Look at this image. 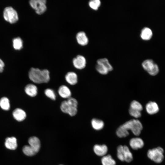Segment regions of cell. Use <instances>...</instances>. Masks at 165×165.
<instances>
[{
  "label": "cell",
  "instance_id": "f546056e",
  "mask_svg": "<svg viewBox=\"0 0 165 165\" xmlns=\"http://www.w3.org/2000/svg\"><path fill=\"white\" fill-rule=\"evenodd\" d=\"M97 63H100L105 66L108 69L109 71L112 70L113 68L109 63L108 60L106 58H103L98 59Z\"/></svg>",
  "mask_w": 165,
  "mask_h": 165
},
{
  "label": "cell",
  "instance_id": "9a60e30c",
  "mask_svg": "<svg viewBox=\"0 0 165 165\" xmlns=\"http://www.w3.org/2000/svg\"><path fill=\"white\" fill-rule=\"evenodd\" d=\"M65 79L68 83L72 85L76 84L78 82V77L76 74L72 72H69L66 74Z\"/></svg>",
  "mask_w": 165,
  "mask_h": 165
},
{
  "label": "cell",
  "instance_id": "44dd1931",
  "mask_svg": "<svg viewBox=\"0 0 165 165\" xmlns=\"http://www.w3.org/2000/svg\"><path fill=\"white\" fill-rule=\"evenodd\" d=\"M101 161L102 165H116V164L115 160L109 154L102 157Z\"/></svg>",
  "mask_w": 165,
  "mask_h": 165
},
{
  "label": "cell",
  "instance_id": "ffe728a7",
  "mask_svg": "<svg viewBox=\"0 0 165 165\" xmlns=\"http://www.w3.org/2000/svg\"><path fill=\"white\" fill-rule=\"evenodd\" d=\"M91 124L93 128L97 130H102L105 125L104 123L102 120L96 118H94L92 120Z\"/></svg>",
  "mask_w": 165,
  "mask_h": 165
},
{
  "label": "cell",
  "instance_id": "836d02e7",
  "mask_svg": "<svg viewBox=\"0 0 165 165\" xmlns=\"http://www.w3.org/2000/svg\"><path fill=\"white\" fill-rule=\"evenodd\" d=\"M5 64L3 61L0 59V73L2 72L4 70Z\"/></svg>",
  "mask_w": 165,
  "mask_h": 165
},
{
  "label": "cell",
  "instance_id": "f1b7e54d",
  "mask_svg": "<svg viewBox=\"0 0 165 165\" xmlns=\"http://www.w3.org/2000/svg\"><path fill=\"white\" fill-rule=\"evenodd\" d=\"M123 153V146L119 145L117 148V156L119 160L122 162L124 161Z\"/></svg>",
  "mask_w": 165,
  "mask_h": 165
},
{
  "label": "cell",
  "instance_id": "4dcf8cb0",
  "mask_svg": "<svg viewBox=\"0 0 165 165\" xmlns=\"http://www.w3.org/2000/svg\"><path fill=\"white\" fill-rule=\"evenodd\" d=\"M44 93L45 95L50 99L55 100L56 99V96L54 92L50 89H47L45 90Z\"/></svg>",
  "mask_w": 165,
  "mask_h": 165
},
{
  "label": "cell",
  "instance_id": "52a82bcc",
  "mask_svg": "<svg viewBox=\"0 0 165 165\" xmlns=\"http://www.w3.org/2000/svg\"><path fill=\"white\" fill-rule=\"evenodd\" d=\"M72 63L75 68L78 69H82L86 66V60L83 56L79 55L73 59Z\"/></svg>",
  "mask_w": 165,
  "mask_h": 165
},
{
  "label": "cell",
  "instance_id": "7c38bea8",
  "mask_svg": "<svg viewBox=\"0 0 165 165\" xmlns=\"http://www.w3.org/2000/svg\"><path fill=\"white\" fill-rule=\"evenodd\" d=\"M13 115L14 118L16 120L20 122L24 120L26 116L25 112L19 108L15 109L13 112Z\"/></svg>",
  "mask_w": 165,
  "mask_h": 165
},
{
  "label": "cell",
  "instance_id": "4fadbf2b",
  "mask_svg": "<svg viewBox=\"0 0 165 165\" xmlns=\"http://www.w3.org/2000/svg\"><path fill=\"white\" fill-rule=\"evenodd\" d=\"M58 93L60 96L64 98L71 97V92L69 89L66 86H61L59 88Z\"/></svg>",
  "mask_w": 165,
  "mask_h": 165
},
{
  "label": "cell",
  "instance_id": "ac0fdd59",
  "mask_svg": "<svg viewBox=\"0 0 165 165\" xmlns=\"http://www.w3.org/2000/svg\"><path fill=\"white\" fill-rule=\"evenodd\" d=\"M6 147L10 150L16 149L17 146L16 138L14 137H9L6 139L5 142Z\"/></svg>",
  "mask_w": 165,
  "mask_h": 165
},
{
  "label": "cell",
  "instance_id": "cb8c5ba5",
  "mask_svg": "<svg viewBox=\"0 0 165 165\" xmlns=\"http://www.w3.org/2000/svg\"><path fill=\"white\" fill-rule=\"evenodd\" d=\"M0 106L4 110H8L10 108V104L9 99L6 97H2L0 100Z\"/></svg>",
  "mask_w": 165,
  "mask_h": 165
},
{
  "label": "cell",
  "instance_id": "8fae6325",
  "mask_svg": "<svg viewBox=\"0 0 165 165\" xmlns=\"http://www.w3.org/2000/svg\"><path fill=\"white\" fill-rule=\"evenodd\" d=\"M76 41L79 45L85 46L88 44L89 39L86 33L83 31L78 32L76 35Z\"/></svg>",
  "mask_w": 165,
  "mask_h": 165
},
{
  "label": "cell",
  "instance_id": "5bb4252c",
  "mask_svg": "<svg viewBox=\"0 0 165 165\" xmlns=\"http://www.w3.org/2000/svg\"><path fill=\"white\" fill-rule=\"evenodd\" d=\"M28 142L29 146L33 148L37 153L40 147V142L39 139L37 137H31L28 139Z\"/></svg>",
  "mask_w": 165,
  "mask_h": 165
},
{
  "label": "cell",
  "instance_id": "484cf974",
  "mask_svg": "<svg viewBox=\"0 0 165 165\" xmlns=\"http://www.w3.org/2000/svg\"><path fill=\"white\" fill-rule=\"evenodd\" d=\"M13 46L16 50H20L23 47V41L20 37L14 38L13 40Z\"/></svg>",
  "mask_w": 165,
  "mask_h": 165
},
{
  "label": "cell",
  "instance_id": "277c9868",
  "mask_svg": "<svg viewBox=\"0 0 165 165\" xmlns=\"http://www.w3.org/2000/svg\"><path fill=\"white\" fill-rule=\"evenodd\" d=\"M46 0H31L29 4L38 15H41L46 10Z\"/></svg>",
  "mask_w": 165,
  "mask_h": 165
},
{
  "label": "cell",
  "instance_id": "6da1fadb",
  "mask_svg": "<svg viewBox=\"0 0 165 165\" xmlns=\"http://www.w3.org/2000/svg\"><path fill=\"white\" fill-rule=\"evenodd\" d=\"M143 128L141 122L137 119L129 120L120 125L116 131V135L119 138H123L129 135V130H130L136 136L141 134Z\"/></svg>",
  "mask_w": 165,
  "mask_h": 165
},
{
  "label": "cell",
  "instance_id": "3957f363",
  "mask_svg": "<svg viewBox=\"0 0 165 165\" xmlns=\"http://www.w3.org/2000/svg\"><path fill=\"white\" fill-rule=\"evenodd\" d=\"M164 150L161 147H157L149 149L147 155L148 158L152 161L157 163H161L164 159Z\"/></svg>",
  "mask_w": 165,
  "mask_h": 165
},
{
  "label": "cell",
  "instance_id": "4316f807",
  "mask_svg": "<svg viewBox=\"0 0 165 165\" xmlns=\"http://www.w3.org/2000/svg\"><path fill=\"white\" fill-rule=\"evenodd\" d=\"M101 2L100 0H91L89 1V7L94 10H97L101 5Z\"/></svg>",
  "mask_w": 165,
  "mask_h": 165
},
{
  "label": "cell",
  "instance_id": "83f0119b",
  "mask_svg": "<svg viewBox=\"0 0 165 165\" xmlns=\"http://www.w3.org/2000/svg\"><path fill=\"white\" fill-rule=\"evenodd\" d=\"M130 108L141 112L143 110V107L139 102L136 100H134L131 102Z\"/></svg>",
  "mask_w": 165,
  "mask_h": 165
},
{
  "label": "cell",
  "instance_id": "d6a6232c",
  "mask_svg": "<svg viewBox=\"0 0 165 165\" xmlns=\"http://www.w3.org/2000/svg\"><path fill=\"white\" fill-rule=\"evenodd\" d=\"M67 101L69 105L77 108L78 103L75 99L73 97H70L67 99Z\"/></svg>",
  "mask_w": 165,
  "mask_h": 165
},
{
  "label": "cell",
  "instance_id": "1f68e13d",
  "mask_svg": "<svg viewBox=\"0 0 165 165\" xmlns=\"http://www.w3.org/2000/svg\"><path fill=\"white\" fill-rule=\"evenodd\" d=\"M129 112L130 116L136 119L140 118L141 116V111L130 108L129 110Z\"/></svg>",
  "mask_w": 165,
  "mask_h": 165
},
{
  "label": "cell",
  "instance_id": "603a6c76",
  "mask_svg": "<svg viewBox=\"0 0 165 165\" xmlns=\"http://www.w3.org/2000/svg\"><path fill=\"white\" fill-rule=\"evenodd\" d=\"M96 66V69L100 74L105 75L109 72L108 68L104 65L100 63H97Z\"/></svg>",
  "mask_w": 165,
  "mask_h": 165
},
{
  "label": "cell",
  "instance_id": "e0dca14e",
  "mask_svg": "<svg viewBox=\"0 0 165 165\" xmlns=\"http://www.w3.org/2000/svg\"><path fill=\"white\" fill-rule=\"evenodd\" d=\"M152 32L149 28L145 27L141 31L140 36L141 38L145 41L149 40L152 37Z\"/></svg>",
  "mask_w": 165,
  "mask_h": 165
},
{
  "label": "cell",
  "instance_id": "7402d4cb",
  "mask_svg": "<svg viewBox=\"0 0 165 165\" xmlns=\"http://www.w3.org/2000/svg\"><path fill=\"white\" fill-rule=\"evenodd\" d=\"M123 146L124 161L127 163H130L132 161L133 159L132 153L127 146L126 145Z\"/></svg>",
  "mask_w": 165,
  "mask_h": 165
},
{
  "label": "cell",
  "instance_id": "d6986e66",
  "mask_svg": "<svg viewBox=\"0 0 165 165\" xmlns=\"http://www.w3.org/2000/svg\"><path fill=\"white\" fill-rule=\"evenodd\" d=\"M25 91L28 96L31 97H34L37 94V88L35 85L33 84H28L25 88Z\"/></svg>",
  "mask_w": 165,
  "mask_h": 165
},
{
  "label": "cell",
  "instance_id": "ba28073f",
  "mask_svg": "<svg viewBox=\"0 0 165 165\" xmlns=\"http://www.w3.org/2000/svg\"><path fill=\"white\" fill-rule=\"evenodd\" d=\"M129 145L133 150H137L144 147V142L142 138L136 137L133 138L130 140Z\"/></svg>",
  "mask_w": 165,
  "mask_h": 165
},
{
  "label": "cell",
  "instance_id": "d4e9b609",
  "mask_svg": "<svg viewBox=\"0 0 165 165\" xmlns=\"http://www.w3.org/2000/svg\"><path fill=\"white\" fill-rule=\"evenodd\" d=\"M22 150L25 155L28 156H34L37 153L29 145L24 146Z\"/></svg>",
  "mask_w": 165,
  "mask_h": 165
},
{
  "label": "cell",
  "instance_id": "5b68a950",
  "mask_svg": "<svg viewBox=\"0 0 165 165\" xmlns=\"http://www.w3.org/2000/svg\"><path fill=\"white\" fill-rule=\"evenodd\" d=\"M5 20L11 24L16 22L18 20V14L16 11L11 7H6L3 11Z\"/></svg>",
  "mask_w": 165,
  "mask_h": 165
},
{
  "label": "cell",
  "instance_id": "e575fe53",
  "mask_svg": "<svg viewBox=\"0 0 165 165\" xmlns=\"http://www.w3.org/2000/svg\"></svg>",
  "mask_w": 165,
  "mask_h": 165
},
{
  "label": "cell",
  "instance_id": "2e32d148",
  "mask_svg": "<svg viewBox=\"0 0 165 165\" xmlns=\"http://www.w3.org/2000/svg\"><path fill=\"white\" fill-rule=\"evenodd\" d=\"M157 65L152 60L150 59L145 60L142 63L143 68L148 73L151 72Z\"/></svg>",
  "mask_w": 165,
  "mask_h": 165
},
{
  "label": "cell",
  "instance_id": "7a4b0ae2",
  "mask_svg": "<svg viewBox=\"0 0 165 165\" xmlns=\"http://www.w3.org/2000/svg\"><path fill=\"white\" fill-rule=\"evenodd\" d=\"M28 76L30 79L36 83H47L50 79V72L46 69L32 68L29 71Z\"/></svg>",
  "mask_w": 165,
  "mask_h": 165
},
{
  "label": "cell",
  "instance_id": "9c48e42d",
  "mask_svg": "<svg viewBox=\"0 0 165 165\" xmlns=\"http://www.w3.org/2000/svg\"><path fill=\"white\" fill-rule=\"evenodd\" d=\"M108 150V147L105 144H96L93 147L94 153L99 156L103 157L106 155Z\"/></svg>",
  "mask_w": 165,
  "mask_h": 165
},
{
  "label": "cell",
  "instance_id": "30bf717a",
  "mask_svg": "<svg viewBox=\"0 0 165 165\" xmlns=\"http://www.w3.org/2000/svg\"><path fill=\"white\" fill-rule=\"evenodd\" d=\"M145 109L148 114L152 115L158 112L159 108L158 105L156 102L150 101L148 102L146 105Z\"/></svg>",
  "mask_w": 165,
  "mask_h": 165
},
{
  "label": "cell",
  "instance_id": "8992f818",
  "mask_svg": "<svg viewBox=\"0 0 165 165\" xmlns=\"http://www.w3.org/2000/svg\"><path fill=\"white\" fill-rule=\"evenodd\" d=\"M60 108L63 112L68 114L71 116H75L77 112V108L70 105L67 101H64L61 102Z\"/></svg>",
  "mask_w": 165,
  "mask_h": 165
}]
</instances>
